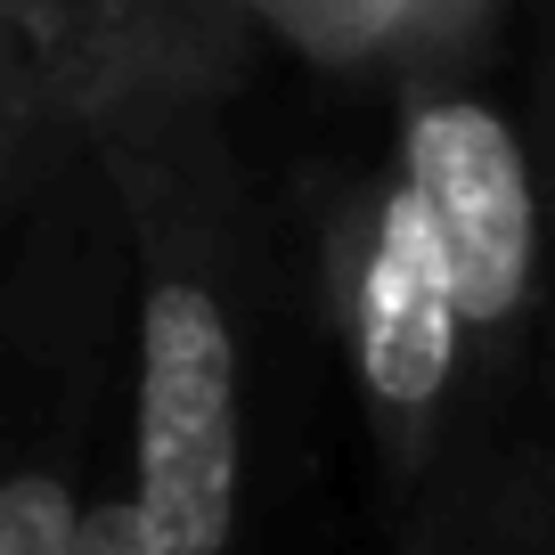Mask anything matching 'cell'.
Wrapping results in <instances>:
<instances>
[{"label": "cell", "mask_w": 555, "mask_h": 555, "mask_svg": "<svg viewBox=\"0 0 555 555\" xmlns=\"http://www.w3.org/2000/svg\"><path fill=\"white\" fill-rule=\"evenodd\" d=\"M41 156H50V147H41ZM41 156H34V164H41ZM34 164H9V156H0V212L17 205V189L34 180Z\"/></svg>", "instance_id": "obj_9"}, {"label": "cell", "mask_w": 555, "mask_h": 555, "mask_svg": "<svg viewBox=\"0 0 555 555\" xmlns=\"http://www.w3.org/2000/svg\"><path fill=\"white\" fill-rule=\"evenodd\" d=\"M122 434V229L82 131L0 212V555H74Z\"/></svg>", "instance_id": "obj_3"}, {"label": "cell", "mask_w": 555, "mask_h": 555, "mask_svg": "<svg viewBox=\"0 0 555 555\" xmlns=\"http://www.w3.org/2000/svg\"><path fill=\"white\" fill-rule=\"evenodd\" d=\"M156 9L237 74L245 57H286L327 90L392 99L416 57V0H156Z\"/></svg>", "instance_id": "obj_4"}, {"label": "cell", "mask_w": 555, "mask_h": 555, "mask_svg": "<svg viewBox=\"0 0 555 555\" xmlns=\"http://www.w3.org/2000/svg\"><path fill=\"white\" fill-rule=\"evenodd\" d=\"M74 555H156L147 522H139V499H131V466H122V434L106 450L99 482H90V506H82V531H74Z\"/></svg>", "instance_id": "obj_7"}, {"label": "cell", "mask_w": 555, "mask_h": 555, "mask_svg": "<svg viewBox=\"0 0 555 555\" xmlns=\"http://www.w3.org/2000/svg\"><path fill=\"white\" fill-rule=\"evenodd\" d=\"M131 0H0V156L34 164L74 131Z\"/></svg>", "instance_id": "obj_5"}, {"label": "cell", "mask_w": 555, "mask_h": 555, "mask_svg": "<svg viewBox=\"0 0 555 555\" xmlns=\"http://www.w3.org/2000/svg\"><path fill=\"white\" fill-rule=\"evenodd\" d=\"M237 66L131 0L74 131L122 229V466L156 555H237L254 490L261 196L229 139Z\"/></svg>", "instance_id": "obj_2"}, {"label": "cell", "mask_w": 555, "mask_h": 555, "mask_svg": "<svg viewBox=\"0 0 555 555\" xmlns=\"http://www.w3.org/2000/svg\"><path fill=\"white\" fill-rule=\"evenodd\" d=\"M515 9L522 0H416L409 82H499V50L515 34Z\"/></svg>", "instance_id": "obj_6"}, {"label": "cell", "mask_w": 555, "mask_h": 555, "mask_svg": "<svg viewBox=\"0 0 555 555\" xmlns=\"http://www.w3.org/2000/svg\"><path fill=\"white\" fill-rule=\"evenodd\" d=\"M376 555H555L547 189L499 82H409L384 147L311 196Z\"/></svg>", "instance_id": "obj_1"}, {"label": "cell", "mask_w": 555, "mask_h": 555, "mask_svg": "<svg viewBox=\"0 0 555 555\" xmlns=\"http://www.w3.org/2000/svg\"><path fill=\"white\" fill-rule=\"evenodd\" d=\"M547 441H555V295H547Z\"/></svg>", "instance_id": "obj_10"}, {"label": "cell", "mask_w": 555, "mask_h": 555, "mask_svg": "<svg viewBox=\"0 0 555 555\" xmlns=\"http://www.w3.org/2000/svg\"><path fill=\"white\" fill-rule=\"evenodd\" d=\"M522 131L539 156V189H547V254H555V0H547V34H539V74L522 90Z\"/></svg>", "instance_id": "obj_8"}]
</instances>
